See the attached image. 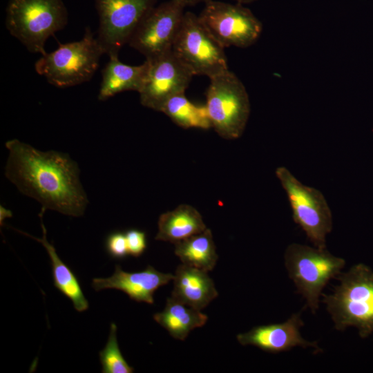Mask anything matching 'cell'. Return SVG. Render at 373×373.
<instances>
[{
    "label": "cell",
    "mask_w": 373,
    "mask_h": 373,
    "mask_svg": "<svg viewBox=\"0 0 373 373\" xmlns=\"http://www.w3.org/2000/svg\"><path fill=\"white\" fill-rule=\"evenodd\" d=\"M8 156L5 176L41 208L79 217L88 200L79 179L78 164L68 154L41 151L17 139L6 142Z\"/></svg>",
    "instance_id": "6da1fadb"
},
{
    "label": "cell",
    "mask_w": 373,
    "mask_h": 373,
    "mask_svg": "<svg viewBox=\"0 0 373 373\" xmlns=\"http://www.w3.org/2000/svg\"><path fill=\"white\" fill-rule=\"evenodd\" d=\"M336 279L339 284L332 294L321 295L335 329L354 327L361 338H367L373 333V270L358 263Z\"/></svg>",
    "instance_id": "7a4b0ae2"
},
{
    "label": "cell",
    "mask_w": 373,
    "mask_h": 373,
    "mask_svg": "<svg viewBox=\"0 0 373 373\" xmlns=\"http://www.w3.org/2000/svg\"><path fill=\"white\" fill-rule=\"evenodd\" d=\"M104 54L103 47L88 27L82 39L60 44L55 50L41 55L35 68L50 84L71 87L93 77Z\"/></svg>",
    "instance_id": "3957f363"
},
{
    "label": "cell",
    "mask_w": 373,
    "mask_h": 373,
    "mask_svg": "<svg viewBox=\"0 0 373 373\" xmlns=\"http://www.w3.org/2000/svg\"><path fill=\"white\" fill-rule=\"evenodd\" d=\"M67 23L62 0H10L6 8L7 29L32 53L45 54L46 40Z\"/></svg>",
    "instance_id": "277c9868"
},
{
    "label": "cell",
    "mask_w": 373,
    "mask_h": 373,
    "mask_svg": "<svg viewBox=\"0 0 373 373\" xmlns=\"http://www.w3.org/2000/svg\"><path fill=\"white\" fill-rule=\"evenodd\" d=\"M284 260L289 277L313 314L318 309L323 289L341 274L345 265V259L334 256L326 248L299 243L287 246Z\"/></svg>",
    "instance_id": "5b68a950"
},
{
    "label": "cell",
    "mask_w": 373,
    "mask_h": 373,
    "mask_svg": "<svg viewBox=\"0 0 373 373\" xmlns=\"http://www.w3.org/2000/svg\"><path fill=\"white\" fill-rule=\"evenodd\" d=\"M205 106L211 127L220 137L234 140L242 135L250 102L244 84L229 69L210 78Z\"/></svg>",
    "instance_id": "8992f818"
},
{
    "label": "cell",
    "mask_w": 373,
    "mask_h": 373,
    "mask_svg": "<svg viewBox=\"0 0 373 373\" xmlns=\"http://www.w3.org/2000/svg\"><path fill=\"white\" fill-rule=\"evenodd\" d=\"M275 173L287 195L294 222L314 247L326 248V238L332 230L333 221L323 194L318 189L301 183L285 166L276 168Z\"/></svg>",
    "instance_id": "52a82bcc"
},
{
    "label": "cell",
    "mask_w": 373,
    "mask_h": 373,
    "mask_svg": "<svg viewBox=\"0 0 373 373\" xmlns=\"http://www.w3.org/2000/svg\"><path fill=\"white\" fill-rule=\"evenodd\" d=\"M171 50L193 75L210 79L229 70L224 48L192 12H184Z\"/></svg>",
    "instance_id": "ba28073f"
},
{
    "label": "cell",
    "mask_w": 373,
    "mask_h": 373,
    "mask_svg": "<svg viewBox=\"0 0 373 373\" xmlns=\"http://www.w3.org/2000/svg\"><path fill=\"white\" fill-rule=\"evenodd\" d=\"M199 19L224 48H248L259 39L262 24L242 4L207 0Z\"/></svg>",
    "instance_id": "9c48e42d"
},
{
    "label": "cell",
    "mask_w": 373,
    "mask_h": 373,
    "mask_svg": "<svg viewBox=\"0 0 373 373\" xmlns=\"http://www.w3.org/2000/svg\"><path fill=\"white\" fill-rule=\"evenodd\" d=\"M157 0H96L99 17L97 39L108 57L118 56Z\"/></svg>",
    "instance_id": "30bf717a"
},
{
    "label": "cell",
    "mask_w": 373,
    "mask_h": 373,
    "mask_svg": "<svg viewBox=\"0 0 373 373\" xmlns=\"http://www.w3.org/2000/svg\"><path fill=\"white\" fill-rule=\"evenodd\" d=\"M184 8L176 0L154 6L133 32L128 45L144 55L146 59L171 50L181 26Z\"/></svg>",
    "instance_id": "8fae6325"
},
{
    "label": "cell",
    "mask_w": 373,
    "mask_h": 373,
    "mask_svg": "<svg viewBox=\"0 0 373 373\" xmlns=\"http://www.w3.org/2000/svg\"><path fill=\"white\" fill-rule=\"evenodd\" d=\"M146 60L148 68L139 92L140 103L145 107L160 111L167 99L185 93L194 75L172 50Z\"/></svg>",
    "instance_id": "7c38bea8"
},
{
    "label": "cell",
    "mask_w": 373,
    "mask_h": 373,
    "mask_svg": "<svg viewBox=\"0 0 373 373\" xmlns=\"http://www.w3.org/2000/svg\"><path fill=\"white\" fill-rule=\"evenodd\" d=\"M303 325L300 312L283 323L254 327L247 332L238 334L236 338L242 345H253L274 354L297 346L321 351L316 342L308 341L301 336L300 329Z\"/></svg>",
    "instance_id": "4fadbf2b"
},
{
    "label": "cell",
    "mask_w": 373,
    "mask_h": 373,
    "mask_svg": "<svg viewBox=\"0 0 373 373\" xmlns=\"http://www.w3.org/2000/svg\"><path fill=\"white\" fill-rule=\"evenodd\" d=\"M173 279V274L160 272L151 265L143 271L131 273L123 271L117 265L111 276L93 278L92 287L96 291L105 289H118L136 302L153 304L155 291Z\"/></svg>",
    "instance_id": "5bb4252c"
},
{
    "label": "cell",
    "mask_w": 373,
    "mask_h": 373,
    "mask_svg": "<svg viewBox=\"0 0 373 373\" xmlns=\"http://www.w3.org/2000/svg\"><path fill=\"white\" fill-rule=\"evenodd\" d=\"M171 297L198 310L206 307L218 296L207 271L182 264L173 275Z\"/></svg>",
    "instance_id": "9a60e30c"
},
{
    "label": "cell",
    "mask_w": 373,
    "mask_h": 373,
    "mask_svg": "<svg viewBox=\"0 0 373 373\" xmlns=\"http://www.w3.org/2000/svg\"><path fill=\"white\" fill-rule=\"evenodd\" d=\"M148 68L146 60L139 66L121 62L118 56L109 57V61L102 70V82L98 99L104 101L117 93L141 90Z\"/></svg>",
    "instance_id": "2e32d148"
},
{
    "label": "cell",
    "mask_w": 373,
    "mask_h": 373,
    "mask_svg": "<svg viewBox=\"0 0 373 373\" xmlns=\"http://www.w3.org/2000/svg\"><path fill=\"white\" fill-rule=\"evenodd\" d=\"M157 228L155 239L173 244L207 229L199 211L186 204L161 214Z\"/></svg>",
    "instance_id": "e0dca14e"
},
{
    "label": "cell",
    "mask_w": 373,
    "mask_h": 373,
    "mask_svg": "<svg viewBox=\"0 0 373 373\" xmlns=\"http://www.w3.org/2000/svg\"><path fill=\"white\" fill-rule=\"evenodd\" d=\"M45 211L46 210L41 208L39 214L43 231V237L41 238L34 237L17 229L16 230L38 241L44 247L50 259L54 286L61 294L71 300L74 308L77 312H82L86 311L89 307V303L84 295L78 279L71 269L60 259L54 245L47 240V232L43 222V216Z\"/></svg>",
    "instance_id": "ac0fdd59"
},
{
    "label": "cell",
    "mask_w": 373,
    "mask_h": 373,
    "mask_svg": "<svg viewBox=\"0 0 373 373\" xmlns=\"http://www.w3.org/2000/svg\"><path fill=\"white\" fill-rule=\"evenodd\" d=\"M153 319L173 338L184 341L190 332L206 324L208 316L171 296L164 309L153 315Z\"/></svg>",
    "instance_id": "d6986e66"
},
{
    "label": "cell",
    "mask_w": 373,
    "mask_h": 373,
    "mask_svg": "<svg viewBox=\"0 0 373 373\" xmlns=\"http://www.w3.org/2000/svg\"><path fill=\"white\" fill-rule=\"evenodd\" d=\"M175 245V254L185 264L205 271L215 267L218 256L209 229L179 241Z\"/></svg>",
    "instance_id": "ffe728a7"
},
{
    "label": "cell",
    "mask_w": 373,
    "mask_h": 373,
    "mask_svg": "<svg viewBox=\"0 0 373 373\" xmlns=\"http://www.w3.org/2000/svg\"><path fill=\"white\" fill-rule=\"evenodd\" d=\"M160 112L167 115L178 126L184 128L209 129L211 121L205 105L191 102L184 93L177 94L166 101Z\"/></svg>",
    "instance_id": "44dd1931"
},
{
    "label": "cell",
    "mask_w": 373,
    "mask_h": 373,
    "mask_svg": "<svg viewBox=\"0 0 373 373\" xmlns=\"http://www.w3.org/2000/svg\"><path fill=\"white\" fill-rule=\"evenodd\" d=\"M117 326L111 324L110 333L104 348L99 353L102 373H132L134 369L122 354L117 339Z\"/></svg>",
    "instance_id": "7402d4cb"
},
{
    "label": "cell",
    "mask_w": 373,
    "mask_h": 373,
    "mask_svg": "<svg viewBox=\"0 0 373 373\" xmlns=\"http://www.w3.org/2000/svg\"><path fill=\"white\" fill-rule=\"evenodd\" d=\"M107 254L114 259L122 260L128 254L125 233L117 231L109 233L105 240Z\"/></svg>",
    "instance_id": "603a6c76"
},
{
    "label": "cell",
    "mask_w": 373,
    "mask_h": 373,
    "mask_svg": "<svg viewBox=\"0 0 373 373\" xmlns=\"http://www.w3.org/2000/svg\"><path fill=\"white\" fill-rule=\"evenodd\" d=\"M125 235L128 254L133 257L142 256L147 247L146 233L132 229L126 231Z\"/></svg>",
    "instance_id": "cb8c5ba5"
},
{
    "label": "cell",
    "mask_w": 373,
    "mask_h": 373,
    "mask_svg": "<svg viewBox=\"0 0 373 373\" xmlns=\"http://www.w3.org/2000/svg\"><path fill=\"white\" fill-rule=\"evenodd\" d=\"M184 7L193 6L200 3H205L207 0H176Z\"/></svg>",
    "instance_id": "d4e9b609"
},
{
    "label": "cell",
    "mask_w": 373,
    "mask_h": 373,
    "mask_svg": "<svg viewBox=\"0 0 373 373\" xmlns=\"http://www.w3.org/2000/svg\"><path fill=\"white\" fill-rule=\"evenodd\" d=\"M0 214H1V221L4 220L5 218H9L12 216V212L3 207L0 206Z\"/></svg>",
    "instance_id": "484cf974"
},
{
    "label": "cell",
    "mask_w": 373,
    "mask_h": 373,
    "mask_svg": "<svg viewBox=\"0 0 373 373\" xmlns=\"http://www.w3.org/2000/svg\"><path fill=\"white\" fill-rule=\"evenodd\" d=\"M236 3H240V4H245V3H251L252 2H254L257 0H233Z\"/></svg>",
    "instance_id": "4316f807"
}]
</instances>
